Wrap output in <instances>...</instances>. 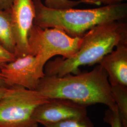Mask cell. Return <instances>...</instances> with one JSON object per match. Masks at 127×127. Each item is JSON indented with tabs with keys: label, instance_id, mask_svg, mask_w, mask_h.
I'll return each mask as SVG.
<instances>
[{
	"label": "cell",
	"instance_id": "8992f818",
	"mask_svg": "<svg viewBox=\"0 0 127 127\" xmlns=\"http://www.w3.org/2000/svg\"><path fill=\"white\" fill-rule=\"evenodd\" d=\"M44 68L36 57L28 54L5 64L0 68V74L8 88L36 90L40 80L45 75Z\"/></svg>",
	"mask_w": 127,
	"mask_h": 127
},
{
	"label": "cell",
	"instance_id": "2e32d148",
	"mask_svg": "<svg viewBox=\"0 0 127 127\" xmlns=\"http://www.w3.org/2000/svg\"><path fill=\"white\" fill-rule=\"evenodd\" d=\"M82 3H84L89 4L100 5H104V6L112 5L122 3L123 1L127 0H80Z\"/></svg>",
	"mask_w": 127,
	"mask_h": 127
},
{
	"label": "cell",
	"instance_id": "3957f363",
	"mask_svg": "<svg viewBox=\"0 0 127 127\" xmlns=\"http://www.w3.org/2000/svg\"><path fill=\"white\" fill-rule=\"evenodd\" d=\"M35 10L33 24L42 28L61 29L73 37L83 36L101 24L121 21L127 16V4L121 3L92 9H51L41 0H33Z\"/></svg>",
	"mask_w": 127,
	"mask_h": 127
},
{
	"label": "cell",
	"instance_id": "5b68a950",
	"mask_svg": "<svg viewBox=\"0 0 127 127\" xmlns=\"http://www.w3.org/2000/svg\"><path fill=\"white\" fill-rule=\"evenodd\" d=\"M82 37H73L55 28H42L33 24L29 32L28 44L29 54L36 57L43 66L56 55L68 59L79 50Z\"/></svg>",
	"mask_w": 127,
	"mask_h": 127
},
{
	"label": "cell",
	"instance_id": "ba28073f",
	"mask_svg": "<svg viewBox=\"0 0 127 127\" xmlns=\"http://www.w3.org/2000/svg\"><path fill=\"white\" fill-rule=\"evenodd\" d=\"M87 115L86 106L67 99L52 98L38 106L34 110L32 117L38 124L42 125Z\"/></svg>",
	"mask_w": 127,
	"mask_h": 127
},
{
	"label": "cell",
	"instance_id": "4fadbf2b",
	"mask_svg": "<svg viewBox=\"0 0 127 127\" xmlns=\"http://www.w3.org/2000/svg\"><path fill=\"white\" fill-rule=\"evenodd\" d=\"M81 3L80 0H44V5L46 6L56 9H71Z\"/></svg>",
	"mask_w": 127,
	"mask_h": 127
},
{
	"label": "cell",
	"instance_id": "9c48e42d",
	"mask_svg": "<svg viewBox=\"0 0 127 127\" xmlns=\"http://www.w3.org/2000/svg\"><path fill=\"white\" fill-rule=\"evenodd\" d=\"M99 63L106 72L110 85L127 86V43L120 44Z\"/></svg>",
	"mask_w": 127,
	"mask_h": 127
},
{
	"label": "cell",
	"instance_id": "9a60e30c",
	"mask_svg": "<svg viewBox=\"0 0 127 127\" xmlns=\"http://www.w3.org/2000/svg\"><path fill=\"white\" fill-rule=\"evenodd\" d=\"M15 58L14 55L5 50L0 45V68L5 64L14 60Z\"/></svg>",
	"mask_w": 127,
	"mask_h": 127
},
{
	"label": "cell",
	"instance_id": "277c9868",
	"mask_svg": "<svg viewBox=\"0 0 127 127\" xmlns=\"http://www.w3.org/2000/svg\"><path fill=\"white\" fill-rule=\"evenodd\" d=\"M49 99L36 90L9 88L0 100V127H38L32 114L38 106Z\"/></svg>",
	"mask_w": 127,
	"mask_h": 127
},
{
	"label": "cell",
	"instance_id": "8fae6325",
	"mask_svg": "<svg viewBox=\"0 0 127 127\" xmlns=\"http://www.w3.org/2000/svg\"><path fill=\"white\" fill-rule=\"evenodd\" d=\"M112 94L121 119L123 127H127V86L111 85Z\"/></svg>",
	"mask_w": 127,
	"mask_h": 127
},
{
	"label": "cell",
	"instance_id": "7a4b0ae2",
	"mask_svg": "<svg viewBox=\"0 0 127 127\" xmlns=\"http://www.w3.org/2000/svg\"><path fill=\"white\" fill-rule=\"evenodd\" d=\"M82 42L77 52L68 59L58 58L48 61L44 68L46 76L62 77L81 73L79 67L98 64L115 47L127 43V24L120 21L101 24L82 37Z\"/></svg>",
	"mask_w": 127,
	"mask_h": 127
},
{
	"label": "cell",
	"instance_id": "30bf717a",
	"mask_svg": "<svg viewBox=\"0 0 127 127\" xmlns=\"http://www.w3.org/2000/svg\"><path fill=\"white\" fill-rule=\"evenodd\" d=\"M0 45L15 56L16 42L10 9H0Z\"/></svg>",
	"mask_w": 127,
	"mask_h": 127
},
{
	"label": "cell",
	"instance_id": "d6986e66",
	"mask_svg": "<svg viewBox=\"0 0 127 127\" xmlns=\"http://www.w3.org/2000/svg\"><path fill=\"white\" fill-rule=\"evenodd\" d=\"M0 86L5 87H7L6 85L5 84L4 82L3 81V80L2 79V77H1L0 74Z\"/></svg>",
	"mask_w": 127,
	"mask_h": 127
},
{
	"label": "cell",
	"instance_id": "5bb4252c",
	"mask_svg": "<svg viewBox=\"0 0 127 127\" xmlns=\"http://www.w3.org/2000/svg\"><path fill=\"white\" fill-rule=\"evenodd\" d=\"M104 120L111 127H123L118 109L111 110L108 109L105 113Z\"/></svg>",
	"mask_w": 127,
	"mask_h": 127
},
{
	"label": "cell",
	"instance_id": "ac0fdd59",
	"mask_svg": "<svg viewBox=\"0 0 127 127\" xmlns=\"http://www.w3.org/2000/svg\"><path fill=\"white\" fill-rule=\"evenodd\" d=\"M9 88L0 86V100L3 98L8 93Z\"/></svg>",
	"mask_w": 127,
	"mask_h": 127
},
{
	"label": "cell",
	"instance_id": "52a82bcc",
	"mask_svg": "<svg viewBox=\"0 0 127 127\" xmlns=\"http://www.w3.org/2000/svg\"><path fill=\"white\" fill-rule=\"evenodd\" d=\"M10 9L16 42L15 57H22L29 54L28 36L35 17L33 0H14Z\"/></svg>",
	"mask_w": 127,
	"mask_h": 127
},
{
	"label": "cell",
	"instance_id": "e0dca14e",
	"mask_svg": "<svg viewBox=\"0 0 127 127\" xmlns=\"http://www.w3.org/2000/svg\"><path fill=\"white\" fill-rule=\"evenodd\" d=\"M14 0H0V9H10Z\"/></svg>",
	"mask_w": 127,
	"mask_h": 127
},
{
	"label": "cell",
	"instance_id": "7c38bea8",
	"mask_svg": "<svg viewBox=\"0 0 127 127\" xmlns=\"http://www.w3.org/2000/svg\"><path fill=\"white\" fill-rule=\"evenodd\" d=\"M44 127H95L88 115L82 117L69 119L58 123H45Z\"/></svg>",
	"mask_w": 127,
	"mask_h": 127
},
{
	"label": "cell",
	"instance_id": "6da1fadb",
	"mask_svg": "<svg viewBox=\"0 0 127 127\" xmlns=\"http://www.w3.org/2000/svg\"><path fill=\"white\" fill-rule=\"evenodd\" d=\"M36 91L48 99L62 98L88 106L104 104L108 109H117L112 94L108 74L98 64L90 72L62 77L46 76L41 78Z\"/></svg>",
	"mask_w": 127,
	"mask_h": 127
}]
</instances>
